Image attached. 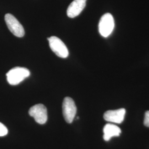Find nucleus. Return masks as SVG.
<instances>
[{
  "instance_id": "8",
  "label": "nucleus",
  "mask_w": 149,
  "mask_h": 149,
  "mask_svg": "<svg viewBox=\"0 0 149 149\" xmlns=\"http://www.w3.org/2000/svg\"><path fill=\"white\" fill-rule=\"evenodd\" d=\"M87 0H74L67 10V15L70 18H74L79 16L85 8Z\"/></svg>"
},
{
  "instance_id": "2",
  "label": "nucleus",
  "mask_w": 149,
  "mask_h": 149,
  "mask_svg": "<svg viewBox=\"0 0 149 149\" xmlns=\"http://www.w3.org/2000/svg\"><path fill=\"white\" fill-rule=\"evenodd\" d=\"M114 20L111 14L107 13L102 16L99 22L98 29L100 34L103 37L109 36L114 28Z\"/></svg>"
},
{
  "instance_id": "6",
  "label": "nucleus",
  "mask_w": 149,
  "mask_h": 149,
  "mask_svg": "<svg viewBox=\"0 0 149 149\" xmlns=\"http://www.w3.org/2000/svg\"><path fill=\"white\" fill-rule=\"evenodd\" d=\"M29 114L32 117L34 118L36 122L40 124H44L47 121V109L42 104L32 106L29 111Z\"/></svg>"
},
{
  "instance_id": "4",
  "label": "nucleus",
  "mask_w": 149,
  "mask_h": 149,
  "mask_svg": "<svg viewBox=\"0 0 149 149\" xmlns=\"http://www.w3.org/2000/svg\"><path fill=\"white\" fill-rule=\"evenodd\" d=\"M6 23L10 32L17 37H23L25 32L23 27L16 17L10 13H7L5 17Z\"/></svg>"
},
{
  "instance_id": "9",
  "label": "nucleus",
  "mask_w": 149,
  "mask_h": 149,
  "mask_svg": "<svg viewBox=\"0 0 149 149\" xmlns=\"http://www.w3.org/2000/svg\"><path fill=\"white\" fill-rule=\"evenodd\" d=\"M121 132V129L116 125L110 123L107 124L103 128V139L105 141H108L112 137L119 136Z\"/></svg>"
},
{
  "instance_id": "3",
  "label": "nucleus",
  "mask_w": 149,
  "mask_h": 149,
  "mask_svg": "<svg viewBox=\"0 0 149 149\" xmlns=\"http://www.w3.org/2000/svg\"><path fill=\"white\" fill-rule=\"evenodd\" d=\"M50 48L58 56L61 58H66L69 56L68 49L59 38L53 36L48 38Z\"/></svg>"
},
{
  "instance_id": "10",
  "label": "nucleus",
  "mask_w": 149,
  "mask_h": 149,
  "mask_svg": "<svg viewBox=\"0 0 149 149\" xmlns=\"http://www.w3.org/2000/svg\"><path fill=\"white\" fill-rule=\"evenodd\" d=\"M8 134V129L2 123H0V136H4Z\"/></svg>"
},
{
  "instance_id": "7",
  "label": "nucleus",
  "mask_w": 149,
  "mask_h": 149,
  "mask_svg": "<svg viewBox=\"0 0 149 149\" xmlns=\"http://www.w3.org/2000/svg\"><path fill=\"white\" fill-rule=\"evenodd\" d=\"M126 111L124 108L117 110L107 111L104 114L103 117L107 122L120 124L123 122Z\"/></svg>"
},
{
  "instance_id": "5",
  "label": "nucleus",
  "mask_w": 149,
  "mask_h": 149,
  "mask_svg": "<svg viewBox=\"0 0 149 149\" xmlns=\"http://www.w3.org/2000/svg\"><path fill=\"white\" fill-rule=\"evenodd\" d=\"M77 112L74 102L71 98L66 97L63 103V113L64 119L68 123H71L74 119Z\"/></svg>"
},
{
  "instance_id": "11",
  "label": "nucleus",
  "mask_w": 149,
  "mask_h": 149,
  "mask_svg": "<svg viewBox=\"0 0 149 149\" xmlns=\"http://www.w3.org/2000/svg\"><path fill=\"white\" fill-rule=\"evenodd\" d=\"M144 123L146 127H149V111L145 112Z\"/></svg>"
},
{
  "instance_id": "1",
  "label": "nucleus",
  "mask_w": 149,
  "mask_h": 149,
  "mask_svg": "<svg viewBox=\"0 0 149 149\" xmlns=\"http://www.w3.org/2000/svg\"><path fill=\"white\" fill-rule=\"evenodd\" d=\"M30 75V71L24 68L16 67L10 70L6 74L7 80L11 85L20 84Z\"/></svg>"
}]
</instances>
